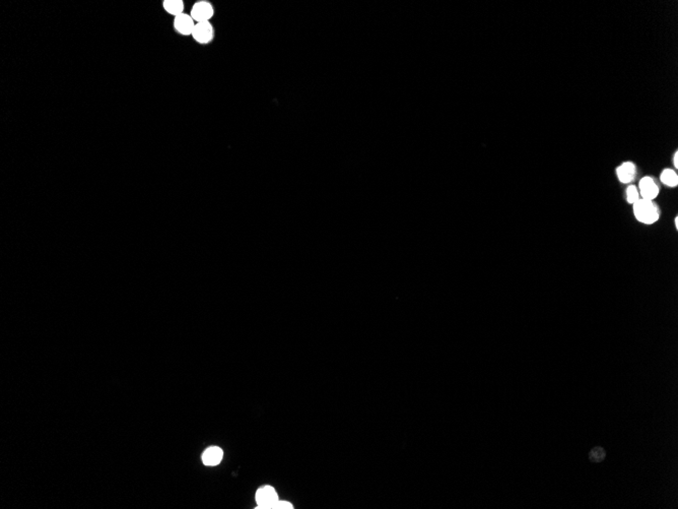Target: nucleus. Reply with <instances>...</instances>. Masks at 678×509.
<instances>
[{"mask_svg": "<svg viewBox=\"0 0 678 509\" xmlns=\"http://www.w3.org/2000/svg\"><path fill=\"white\" fill-rule=\"evenodd\" d=\"M634 213L637 220L643 224L651 225L659 219V209L652 200L640 198L634 203Z\"/></svg>", "mask_w": 678, "mask_h": 509, "instance_id": "1", "label": "nucleus"}, {"mask_svg": "<svg viewBox=\"0 0 678 509\" xmlns=\"http://www.w3.org/2000/svg\"><path fill=\"white\" fill-rule=\"evenodd\" d=\"M214 14V9L213 6L210 2L208 1H198L196 2L192 8L190 15L193 18V20L197 22H204V21H209L211 17Z\"/></svg>", "mask_w": 678, "mask_h": 509, "instance_id": "2", "label": "nucleus"}, {"mask_svg": "<svg viewBox=\"0 0 678 509\" xmlns=\"http://www.w3.org/2000/svg\"><path fill=\"white\" fill-rule=\"evenodd\" d=\"M256 501L258 509H271L272 505L279 501V495L274 488L271 486H265L259 489L256 493Z\"/></svg>", "mask_w": 678, "mask_h": 509, "instance_id": "3", "label": "nucleus"}, {"mask_svg": "<svg viewBox=\"0 0 678 509\" xmlns=\"http://www.w3.org/2000/svg\"><path fill=\"white\" fill-rule=\"evenodd\" d=\"M213 27L210 21L197 22L192 33L193 39L199 44H208L213 39Z\"/></svg>", "mask_w": 678, "mask_h": 509, "instance_id": "4", "label": "nucleus"}, {"mask_svg": "<svg viewBox=\"0 0 678 509\" xmlns=\"http://www.w3.org/2000/svg\"><path fill=\"white\" fill-rule=\"evenodd\" d=\"M195 24L196 22L193 20L191 15L185 12L176 16L174 19V28L182 36H192Z\"/></svg>", "mask_w": 678, "mask_h": 509, "instance_id": "5", "label": "nucleus"}, {"mask_svg": "<svg viewBox=\"0 0 678 509\" xmlns=\"http://www.w3.org/2000/svg\"><path fill=\"white\" fill-rule=\"evenodd\" d=\"M640 187V193L642 198L648 199V200H653L654 198L657 197L659 193V188L655 181L651 177H644L639 184Z\"/></svg>", "mask_w": 678, "mask_h": 509, "instance_id": "6", "label": "nucleus"}, {"mask_svg": "<svg viewBox=\"0 0 678 509\" xmlns=\"http://www.w3.org/2000/svg\"><path fill=\"white\" fill-rule=\"evenodd\" d=\"M223 457H224V453H223L222 448H220L218 446H212V447L207 448L203 453L202 462L205 466L213 467V466L219 465L222 462Z\"/></svg>", "mask_w": 678, "mask_h": 509, "instance_id": "7", "label": "nucleus"}, {"mask_svg": "<svg viewBox=\"0 0 678 509\" xmlns=\"http://www.w3.org/2000/svg\"><path fill=\"white\" fill-rule=\"evenodd\" d=\"M617 174L621 182L630 183L636 177V166L631 162L624 163L617 169Z\"/></svg>", "mask_w": 678, "mask_h": 509, "instance_id": "8", "label": "nucleus"}, {"mask_svg": "<svg viewBox=\"0 0 678 509\" xmlns=\"http://www.w3.org/2000/svg\"><path fill=\"white\" fill-rule=\"evenodd\" d=\"M163 6L169 14L175 17L184 13V2L182 0H165Z\"/></svg>", "mask_w": 678, "mask_h": 509, "instance_id": "9", "label": "nucleus"}, {"mask_svg": "<svg viewBox=\"0 0 678 509\" xmlns=\"http://www.w3.org/2000/svg\"><path fill=\"white\" fill-rule=\"evenodd\" d=\"M661 182L669 187H675L678 184V176L675 171L671 169H665L661 174Z\"/></svg>", "mask_w": 678, "mask_h": 509, "instance_id": "10", "label": "nucleus"}, {"mask_svg": "<svg viewBox=\"0 0 678 509\" xmlns=\"http://www.w3.org/2000/svg\"><path fill=\"white\" fill-rule=\"evenodd\" d=\"M605 456H606L605 451L602 447H595L591 451L589 458L594 463H600L605 459Z\"/></svg>", "mask_w": 678, "mask_h": 509, "instance_id": "11", "label": "nucleus"}, {"mask_svg": "<svg viewBox=\"0 0 678 509\" xmlns=\"http://www.w3.org/2000/svg\"><path fill=\"white\" fill-rule=\"evenodd\" d=\"M627 199H628V202L632 203V204L636 203L640 199V193H639V190L637 189L636 186L632 185L628 188V190H627Z\"/></svg>", "mask_w": 678, "mask_h": 509, "instance_id": "12", "label": "nucleus"}, {"mask_svg": "<svg viewBox=\"0 0 678 509\" xmlns=\"http://www.w3.org/2000/svg\"><path fill=\"white\" fill-rule=\"evenodd\" d=\"M293 508H294V507H293V504H292L291 502H288V501H281V500L276 501V502H275V503H274V504L272 505V507H271V509H293Z\"/></svg>", "mask_w": 678, "mask_h": 509, "instance_id": "13", "label": "nucleus"}, {"mask_svg": "<svg viewBox=\"0 0 678 509\" xmlns=\"http://www.w3.org/2000/svg\"><path fill=\"white\" fill-rule=\"evenodd\" d=\"M673 163H674V166H675V168H678V153H677V152H675V154H674V156H673Z\"/></svg>", "mask_w": 678, "mask_h": 509, "instance_id": "14", "label": "nucleus"}, {"mask_svg": "<svg viewBox=\"0 0 678 509\" xmlns=\"http://www.w3.org/2000/svg\"><path fill=\"white\" fill-rule=\"evenodd\" d=\"M675 226H676V228H678V218H677V217H676V218H675Z\"/></svg>", "mask_w": 678, "mask_h": 509, "instance_id": "15", "label": "nucleus"}]
</instances>
